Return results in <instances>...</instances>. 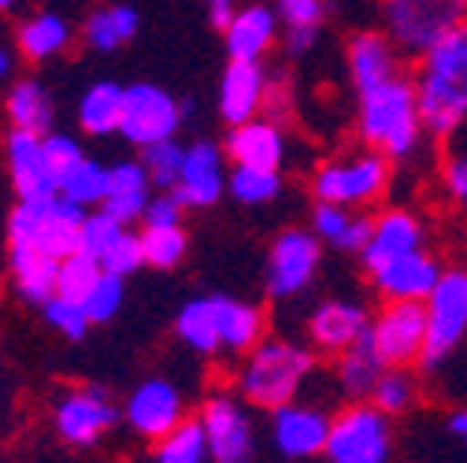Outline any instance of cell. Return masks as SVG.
Instances as JSON below:
<instances>
[{
  "label": "cell",
  "mask_w": 467,
  "mask_h": 463,
  "mask_svg": "<svg viewBox=\"0 0 467 463\" xmlns=\"http://www.w3.org/2000/svg\"><path fill=\"white\" fill-rule=\"evenodd\" d=\"M319 375V353L308 341L264 334L234 367L230 389L253 412H275L289 400H301Z\"/></svg>",
  "instance_id": "6da1fadb"
},
{
  "label": "cell",
  "mask_w": 467,
  "mask_h": 463,
  "mask_svg": "<svg viewBox=\"0 0 467 463\" xmlns=\"http://www.w3.org/2000/svg\"><path fill=\"white\" fill-rule=\"evenodd\" d=\"M416 100L431 141H452L467 127V23L416 56Z\"/></svg>",
  "instance_id": "7a4b0ae2"
},
{
  "label": "cell",
  "mask_w": 467,
  "mask_h": 463,
  "mask_svg": "<svg viewBox=\"0 0 467 463\" xmlns=\"http://www.w3.org/2000/svg\"><path fill=\"white\" fill-rule=\"evenodd\" d=\"M357 138L360 145L379 149L386 159H393V167L420 159L431 138L423 127L412 78L397 75L357 93Z\"/></svg>",
  "instance_id": "3957f363"
},
{
  "label": "cell",
  "mask_w": 467,
  "mask_h": 463,
  "mask_svg": "<svg viewBox=\"0 0 467 463\" xmlns=\"http://www.w3.org/2000/svg\"><path fill=\"white\" fill-rule=\"evenodd\" d=\"M389 186H393V159H386L379 149L368 145L323 159L312 170V197L353 211L379 208L389 197Z\"/></svg>",
  "instance_id": "277c9868"
},
{
  "label": "cell",
  "mask_w": 467,
  "mask_h": 463,
  "mask_svg": "<svg viewBox=\"0 0 467 463\" xmlns=\"http://www.w3.org/2000/svg\"><path fill=\"white\" fill-rule=\"evenodd\" d=\"M82 219H86V208L71 204L60 193L19 201V208L12 211V222H8V245H34L52 260H64V256L78 252Z\"/></svg>",
  "instance_id": "5b68a950"
},
{
  "label": "cell",
  "mask_w": 467,
  "mask_h": 463,
  "mask_svg": "<svg viewBox=\"0 0 467 463\" xmlns=\"http://www.w3.org/2000/svg\"><path fill=\"white\" fill-rule=\"evenodd\" d=\"M393 459V419L371 400H345L330 416L323 463H389Z\"/></svg>",
  "instance_id": "8992f818"
},
{
  "label": "cell",
  "mask_w": 467,
  "mask_h": 463,
  "mask_svg": "<svg viewBox=\"0 0 467 463\" xmlns=\"http://www.w3.org/2000/svg\"><path fill=\"white\" fill-rule=\"evenodd\" d=\"M323 271V242L312 226H285L271 238L264 260V289L271 301H297Z\"/></svg>",
  "instance_id": "52a82bcc"
},
{
  "label": "cell",
  "mask_w": 467,
  "mask_h": 463,
  "mask_svg": "<svg viewBox=\"0 0 467 463\" xmlns=\"http://www.w3.org/2000/svg\"><path fill=\"white\" fill-rule=\"evenodd\" d=\"M427 308V353L423 371H438L467 341V267H445L423 301Z\"/></svg>",
  "instance_id": "ba28073f"
},
{
  "label": "cell",
  "mask_w": 467,
  "mask_h": 463,
  "mask_svg": "<svg viewBox=\"0 0 467 463\" xmlns=\"http://www.w3.org/2000/svg\"><path fill=\"white\" fill-rule=\"evenodd\" d=\"M379 15L400 52L420 56L441 34L467 23V0H379Z\"/></svg>",
  "instance_id": "9c48e42d"
},
{
  "label": "cell",
  "mask_w": 467,
  "mask_h": 463,
  "mask_svg": "<svg viewBox=\"0 0 467 463\" xmlns=\"http://www.w3.org/2000/svg\"><path fill=\"white\" fill-rule=\"evenodd\" d=\"M197 419L204 427L212 463H253V456H256V419H253V408L234 389L208 393Z\"/></svg>",
  "instance_id": "30bf717a"
},
{
  "label": "cell",
  "mask_w": 467,
  "mask_h": 463,
  "mask_svg": "<svg viewBox=\"0 0 467 463\" xmlns=\"http://www.w3.org/2000/svg\"><path fill=\"white\" fill-rule=\"evenodd\" d=\"M364 341L386 367H420L427 353L423 301H382V308L371 315Z\"/></svg>",
  "instance_id": "8fae6325"
},
{
  "label": "cell",
  "mask_w": 467,
  "mask_h": 463,
  "mask_svg": "<svg viewBox=\"0 0 467 463\" xmlns=\"http://www.w3.org/2000/svg\"><path fill=\"white\" fill-rule=\"evenodd\" d=\"M186 123V104L171 97L156 82H138L127 86L123 93V119H119V138L130 141L134 149H149L156 141L179 138Z\"/></svg>",
  "instance_id": "7c38bea8"
},
{
  "label": "cell",
  "mask_w": 467,
  "mask_h": 463,
  "mask_svg": "<svg viewBox=\"0 0 467 463\" xmlns=\"http://www.w3.org/2000/svg\"><path fill=\"white\" fill-rule=\"evenodd\" d=\"M330 416L316 400H289L282 408L267 412V441L271 448L289 463H308L319 459L330 434Z\"/></svg>",
  "instance_id": "4fadbf2b"
},
{
  "label": "cell",
  "mask_w": 467,
  "mask_h": 463,
  "mask_svg": "<svg viewBox=\"0 0 467 463\" xmlns=\"http://www.w3.org/2000/svg\"><path fill=\"white\" fill-rule=\"evenodd\" d=\"M371 308L360 297H327L308 308L305 315V341L319 356H341L345 349H353L368 337L371 326Z\"/></svg>",
  "instance_id": "5bb4252c"
},
{
  "label": "cell",
  "mask_w": 467,
  "mask_h": 463,
  "mask_svg": "<svg viewBox=\"0 0 467 463\" xmlns=\"http://www.w3.org/2000/svg\"><path fill=\"white\" fill-rule=\"evenodd\" d=\"M226 175H230L226 149L212 138H197L182 149V170H179V182H174L171 193L190 211H204L226 197Z\"/></svg>",
  "instance_id": "9a60e30c"
},
{
  "label": "cell",
  "mask_w": 467,
  "mask_h": 463,
  "mask_svg": "<svg viewBox=\"0 0 467 463\" xmlns=\"http://www.w3.org/2000/svg\"><path fill=\"white\" fill-rule=\"evenodd\" d=\"M186 419V396L171 378H145L123 404V423L141 441H160Z\"/></svg>",
  "instance_id": "2e32d148"
},
{
  "label": "cell",
  "mask_w": 467,
  "mask_h": 463,
  "mask_svg": "<svg viewBox=\"0 0 467 463\" xmlns=\"http://www.w3.org/2000/svg\"><path fill=\"white\" fill-rule=\"evenodd\" d=\"M52 423H56V434L67 445L89 448L104 434H111V427L119 423V408H115V400L100 386H78L60 396Z\"/></svg>",
  "instance_id": "e0dca14e"
},
{
  "label": "cell",
  "mask_w": 467,
  "mask_h": 463,
  "mask_svg": "<svg viewBox=\"0 0 467 463\" xmlns=\"http://www.w3.org/2000/svg\"><path fill=\"white\" fill-rule=\"evenodd\" d=\"M267 100H271V75L264 64L226 60V71L219 75V89H215V108L226 127H238L264 115Z\"/></svg>",
  "instance_id": "ac0fdd59"
},
{
  "label": "cell",
  "mask_w": 467,
  "mask_h": 463,
  "mask_svg": "<svg viewBox=\"0 0 467 463\" xmlns=\"http://www.w3.org/2000/svg\"><path fill=\"white\" fill-rule=\"evenodd\" d=\"M445 263L431 252V249H416V252H404V256H393L368 274V285L382 301H427V293L438 285Z\"/></svg>",
  "instance_id": "d6986e66"
},
{
  "label": "cell",
  "mask_w": 467,
  "mask_h": 463,
  "mask_svg": "<svg viewBox=\"0 0 467 463\" xmlns=\"http://www.w3.org/2000/svg\"><path fill=\"white\" fill-rule=\"evenodd\" d=\"M416 249H427L423 215L412 211L408 204H389V208H379V215H371V234H368V245L357 260L364 271H371L393 256L416 252Z\"/></svg>",
  "instance_id": "ffe728a7"
},
{
  "label": "cell",
  "mask_w": 467,
  "mask_h": 463,
  "mask_svg": "<svg viewBox=\"0 0 467 463\" xmlns=\"http://www.w3.org/2000/svg\"><path fill=\"white\" fill-rule=\"evenodd\" d=\"M282 41V19L275 12V5L264 0H249L238 12L230 15V23L223 26V48L226 60H253L264 64L267 52Z\"/></svg>",
  "instance_id": "44dd1931"
},
{
  "label": "cell",
  "mask_w": 467,
  "mask_h": 463,
  "mask_svg": "<svg viewBox=\"0 0 467 463\" xmlns=\"http://www.w3.org/2000/svg\"><path fill=\"white\" fill-rule=\"evenodd\" d=\"M226 159L230 163H242V167H267V170H282L285 163V152H289V141H285V130L275 115H256L249 123H238L226 130Z\"/></svg>",
  "instance_id": "7402d4cb"
},
{
  "label": "cell",
  "mask_w": 467,
  "mask_h": 463,
  "mask_svg": "<svg viewBox=\"0 0 467 463\" xmlns=\"http://www.w3.org/2000/svg\"><path fill=\"white\" fill-rule=\"evenodd\" d=\"M345 71L357 93L400 75V48L386 30H357L345 45Z\"/></svg>",
  "instance_id": "603a6c76"
},
{
  "label": "cell",
  "mask_w": 467,
  "mask_h": 463,
  "mask_svg": "<svg viewBox=\"0 0 467 463\" xmlns=\"http://www.w3.org/2000/svg\"><path fill=\"white\" fill-rule=\"evenodd\" d=\"M8 170L19 201H34V197H56L60 182H56L48 156H45V138L41 134H26V130H12L8 134Z\"/></svg>",
  "instance_id": "cb8c5ba5"
},
{
  "label": "cell",
  "mask_w": 467,
  "mask_h": 463,
  "mask_svg": "<svg viewBox=\"0 0 467 463\" xmlns=\"http://www.w3.org/2000/svg\"><path fill=\"white\" fill-rule=\"evenodd\" d=\"M174 334L197 356H223V293L190 297L174 315Z\"/></svg>",
  "instance_id": "d4e9b609"
},
{
  "label": "cell",
  "mask_w": 467,
  "mask_h": 463,
  "mask_svg": "<svg viewBox=\"0 0 467 463\" xmlns=\"http://www.w3.org/2000/svg\"><path fill=\"white\" fill-rule=\"evenodd\" d=\"M312 234L323 242V249H334L341 256H360L371 234V215L368 211H353V208H341V204H312Z\"/></svg>",
  "instance_id": "484cf974"
},
{
  "label": "cell",
  "mask_w": 467,
  "mask_h": 463,
  "mask_svg": "<svg viewBox=\"0 0 467 463\" xmlns=\"http://www.w3.org/2000/svg\"><path fill=\"white\" fill-rule=\"evenodd\" d=\"M149 197H152V182L145 175L141 159H119L108 167V193L100 201V211L130 226V222H141Z\"/></svg>",
  "instance_id": "4316f807"
},
{
  "label": "cell",
  "mask_w": 467,
  "mask_h": 463,
  "mask_svg": "<svg viewBox=\"0 0 467 463\" xmlns=\"http://www.w3.org/2000/svg\"><path fill=\"white\" fill-rule=\"evenodd\" d=\"M382 371H386V364L371 353L368 341H360L353 349H345L341 356H334L330 386L341 400H371V389H375Z\"/></svg>",
  "instance_id": "83f0119b"
},
{
  "label": "cell",
  "mask_w": 467,
  "mask_h": 463,
  "mask_svg": "<svg viewBox=\"0 0 467 463\" xmlns=\"http://www.w3.org/2000/svg\"><path fill=\"white\" fill-rule=\"evenodd\" d=\"M282 19V41L289 56H305L316 48L319 30L327 23V0H271Z\"/></svg>",
  "instance_id": "f1b7e54d"
},
{
  "label": "cell",
  "mask_w": 467,
  "mask_h": 463,
  "mask_svg": "<svg viewBox=\"0 0 467 463\" xmlns=\"http://www.w3.org/2000/svg\"><path fill=\"white\" fill-rule=\"evenodd\" d=\"M12 249V274H16V289L19 297L30 304H45L48 297H56V278H60V260L45 256L34 245H8Z\"/></svg>",
  "instance_id": "f546056e"
},
{
  "label": "cell",
  "mask_w": 467,
  "mask_h": 463,
  "mask_svg": "<svg viewBox=\"0 0 467 463\" xmlns=\"http://www.w3.org/2000/svg\"><path fill=\"white\" fill-rule=\"evenodd\" d=\"M5 111H8L12 130H26V134H41V138L52 130V119H56V104H52L48 89L34 78H23L8 89Z\"/></svg>",
  "instance_id": "4dcf8cb0"
},
{
  "label": "cell",
  "mask_w": 467,
  "mask_h": 463,
  "mask_svg": "<svg viewBox=\"0 0 467 463\" xmlns=\"http://www.w3.org/2000/svg\"><path fill=\"white\" fill-rule=\"evenodd\" d=\"M123 86L115 82H93L82 100H78V127L93 138H108L119 134V119H123Z\"/></svg>",
  "instance_id": "1f68e13d"
},
{
  "label": "cell",
  "mask_w": 467,
  "mask_h": 463,
  "mask_svg": "<svg viewBox=\"0 0 467 463\" xmlns=\"http://www.w3.org/2000/svg\"><path fill=\"white\" fill-rule=\"evenodd\" d=\"M138 26H141V19H138V12L130 5H104V8H97L86 19L82 34H86V45L89 48L111 52V48H123L127 41H134Z\"/></svg>",
  "instance_id": "d6a6232c"
},
{
  "label": "cell",
  "mask_w": 467,
  "mask_h": 463,
  "mask_svg": "<svg viewBox=\"0 0 467 463\" xmlns=\"http://www.w3.org/2000/svg\"><path fill=\"white\" fill-rule=\"evenodd\" d=\"M423 396V382L416 375V367H386L371 389V404L379 412H386L389 419L408 416Z\"/></svg>",
  "instance_id": "836d02e7"
},
{
  "label": "cell",
  "mask_w": 467,
  "mask_h": 463,
  "mask_svg": "<svg viewBox=\"0 0 467 463\" xmlns=\"http://www.w3.org/2000/svg\"><path fill=\"white\" fill-rule=\"evenodd\" d=\"M67 45H71V26L56 12H41L19 26V48L26 60H37V64L52 60V56L67 52Z\"/></svg>",
  "instance_id": "e575fe53"
},
{
  "label": "cell",
  "mask_w": 467,
  "mask_h": 463,
  "mask_svg": "<svg viewBox=\"0 0 467 463\" xmlns=\"http://www.w3.org/2000/svg\"><path fill=\"white\" fill-rule=\"evenodd\" d=\"M226 193H230V201H238L242 208H267V204H275L282 197V170L230 163Z\"/></svg>",
  "instance_id": "d590c367"
},
{
  "label": "cell",
  "mask_w": 467,
  "mask_h": 463,
  "mask_svg": "<svg viewBox=\"0 0 467 463\" xmlns=\"http://www.w3.org/2000/svg\"><path fill=\"white\" fill-rule=\"evenodd\" d=\"M152 459H156V463H212L201 419H197V416H186L167 437H160Z\"/></svg>",
  "instance_id": "8d00e7d4"
},
{
  "label": "cell",
  "mask_w": 467,
  "mask_h": 463,
  "mask_svg": "<svg viewBox=\"0 0 467 463\" xmlns=\"http://www.w3.org/2000/svg\"><path fill=\"white\" fill-rule=\"evenodd\" d=\"M141 252H145V267L174 271L190 252L186 226H141Z\"/></svg>",
  "instance_id": "74e56055"
},
{
  "label": "cell",
  "mask_w": 467,
  "mask_h": 463,
  "mask_svg": "<svg viewBox=\"0 0 467 463\" xmlns=\"http://www.w3.org/2000/svg\"><path fill=\"white\" fill-rule=\"evenodd\" d=\"M108 193V167L97 163L93 156H82L67 175L60 179V197H67L71 204H82V208H100Z\"/></svg>",
  "instance_id": "f35d334b"
},
{
  "label": "cell",
  "mask_w": 467,
  "mask_h": 463,
  "mask_svg": "<svg viewBox=\"0 0 467 463\" xmlns=\"http://www.w3.org/2000/svg\"><path fill=\"white\" fill-rule=\"evenodd\" d=\"M123 301H127V278H119V274H111V271L100 267L93 289L82 297V308H86L89 323L97 326V323H111L115 315H119Z\"/></svg>",
  "instance_id": "ab89813d"
},
{
  "label": "cell",
  "mask_w": 467,
  "mask_h": 463,
  "mask_svg": "<svg viewBox=\"0 0 467 463\" xmlns=\"http://www.w3.org/2000/svg\"><path fill=\"white\" fill-rule=\"evenodd\" d=\"M182 149L186 145H179V138L156 141V145L141 149V167H145L152 190H174V182H179V170H182Z\"/></svg>",
  "instance_id": "60d3db41"
},
{
  "label": "cell",
  "mask_w": 467,
  "mask_h": 463,
  "mask_svg": "<svg viewBox=\"0 0 467 463\" xmlns=\"http://www.w3.org/2000/svg\"><path fill=\"white\" fill-rule=\"evenodd\" d=\"M97 274H100V260H93L89 252L78 249V252H71V256L60 260V278H56V293H60V297H71V301H82L89 289H93Z\"/></svg>",
  "instance_id": "b9f144b4"
},
{
  "label": "cell",
  "mask_w": 467,
  "mask_h": 463,
  "mask_svg": "<svg viewBox=\"0 0 467 463\" xmlns=\"http://www.w3.org/2000/svg\"><path fill=\"white\" fill-rule=\"evenodd\" d=\"M45 323L52 326V330H60L67 341H82L86 334H89V315H86V308H82V301H71V297H48L45 304Z\"/></svg>",
  "instance_id": "7bdbcfd3"
},
{
  "label": "cell",
  "mask_w": 467,
  "mask_h": 463,
  "mask_svg": "<svg viewBox=\"0 0 467 463\" xmlns=\"http://www.w3.org/2000/svg\"><path fill=\"white\" fill-rule=\"evenodd\" d=\"M100 267L111 271V274H119V278H130L134 271L145 267V252H141V234H134V230L127 226L119 238L111 242V249L100 256Z\"/></svg>",
  "instance_id": "ee69618b"
},
{
  "label": "cell",
  "mask_w": 467,
  "mask_h": 463,
  "mask_svg": "<svg viewBox=\"0 0 467 463\" xmlns=\"http://www.w3.org/2000/svg\"><path fill=\"white\" fill-rule=\"evenodd\" d=\"M123 230H127V226H123L119 219H111L108 211H100V208H97L93 215H86V219H82V238H78V249H82V252H89L93 260H100V256L111 249V242L123 234Z\"/></svg>",
  "instance_id": "f6af8a7d"
},
{
  "label": "cell",
  "mask_w": 467,
  "mask_h": 463,
  "mask_svg": "<svg viewBox=\"0 0 467 463\" xmlns=\"http://www.w3.org/2000/svg\"><path fill=\"white\" fill-rule=\"evenodd\" d=\"M45 156H48V167H52L56 182H60L86 152H82V145H78L71 134H52V130H48V134H45Z\"/></svg>",
  "instance_id": "bcb514c9"
},
{
  "label": "cell",
  "mask_w": 467,
  "mask_h": 463,
  "mask_svg": "<svg viewBox=\"0 0 467 463\" xmlns=\"http://www.w3.org/2000/svg\"><path fill=\"white\" fill-rule=\"evenodd\" d=\"M186 211H190V208H186L179 197H174L171 190H160V193L149 197L145 215H141V226H182Z\"/></svg>",
  "instance_id": "7dc6e473"
},
{
  "label": "cell",
  "mask_w": 467,
  "mask_h": 463,
  "mask_svg": "<svg viewBox=\"0 0 467 463\" xmlns=\"http://www.w3.org/2000/svg\"><path fill=\"white\" fill-rule=\"evenodd\" d=\"M441 190L456 208H467V152H456L441 167Z\"/></svg>",
  "instance_id": "c3c4849f"
},
{
  "label": "cell",
  "mask_w": 467,
  "mask_h": 463,
  "mask_svg": "<svg viewBox=\"0 0 467 463\" xmlns=\"http://www.w3.org/2000/svg\"><path fill=\"white\" fill-rule=\"evenodd\" d=\"M204 8H208V19H212V26H226L230 23V15L242 8V0H204Z\"/></svg>",
  "instance_id": "681fc988"
},
{
  "label": "cell",
  "mask_w": 467,
  "mask_h": 463,
  "mask_svg": "<svg viewBox=\"0 0 467 463\" xmlns=\"http://www.w3.org/2000/svg\"><path fill=\"white\" fill-rule=\"evenodd\" d=\"M445 427H449V434H452L460 445H467V404H460V408L449 416V423H445Z\"/></svg>",
  "instance_id": "f907efd6"
},
{
  "label": "cell",
  "mask_w": 467,
  "mask_h": 463,
  "mask_svg": "<svg viewBox=\"0 0 467 463\" xmlns=\"http://www.w3.org/2000/svg\"><path fill=\"white\" fill-rule=\"evenodd\" d=\"M16 71V60H12V52L8 48H0V82H5L8 75Z\"/></svg>",
  "instance_id": "816d5d0a"
},
{
  "label": "cell",
  "mask_w": 467,
  "mask_h": 463,
  "mask_svg": "<svg viewBox=\"0 0 467 463\" xmlns=\"http://www.w3.org/2000/svg\"><path fill=\"white\" fill-rule=\"evenodd\" d=\"M12 5H16V0H0V12H8Z\"/></svg>",
  "instance_id": "f5cc1de1"
}]
</instances>
